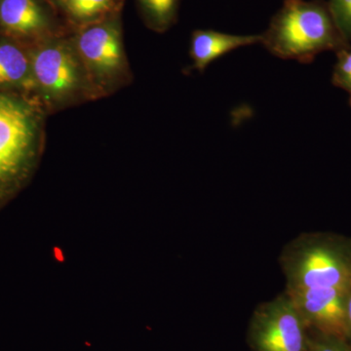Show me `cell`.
<instances>
[{"instance_id": "4", "label": "cell", "mask_w": 351, "mask_h": 351, "mask_svg": "<svg viewBox=\"0 0 351 351\" xmlns=\"http://www.w3.org/2000/svg\"><path fill=\"white\" fill-rule=\"evenodd\" d=\"M31 47L34 99L46 112L97 100L69 32Z\"/></svg>"}, {"instance_id": "14", "label": "cell", "mask_w": 351, "mask_h": 351, "mask_svg": "<svg viewBox=\"0 0 351 351\" xmlns=\"http://www.w3.org/2000/svg\"><path fill=\"white\" fill-rule=\"evenodd\" d=\"M327 3L335 24L351 45V0H329Z\"/></svg>"}, {"instance_id": "11", "label": "cell", "mask_w": 351, "mask_h": 351, "mask_svg": "<svg viewBox=\"0 0 351 351\" xmlns=\"http://www.w3.org/2000/svg\"><path fill=\"white\" fill-rule=\"evenodd\" d=\"M64 24L71 29L120 15L125 0H49Z\"/></svg>"}, {"instance_id": "13", "label": "cell", "mask_w": 351, "mask_h": 351, "mask_svg": "<svg viewBox=\"0 0 351 351\" xmlns=\"http://www.w3.org/2000/svg\"><path fill=\"white\" fill-rule=\"evenodd\" d=\"M332 83L334 86L345 90L350 95L351 107V47L337 53V63L332 71Z\"/></svg>"}, {"instance_id": "8", "label": "cell", "mask_w": 351, "mask_h": 351, "mask_svg": "<svg viewBox=\"0 0 351 351\" xmlns=\"http://www.w3.org/2000/svg\"><path fill=\"white\" fill-rule=\"evenodd\" d=\"M287 295L309 330L348 341L346 304L348 292L327 289L302 291Z\"/></svg>"}, {"instance_id": "6", "label": "cell", "mask_w": 351, "mask_h": 351, "mask_svg": "<svg viewBox=\"0 0 351 351\" xmlns=\"http://www.w3.org/2000/svg\"><path fill=\"white\" fill-rule=\"evenodd\" d=\"M309 328L285 292L258 304L249 325L253 351H309Z\"/></svg>"}, {"instance_id": "1", "label": "cell", "mask_w": 351, "mask_h": 351, "mask_svg": "<svg viewBox=\"0 0 351 351\" xmlns=\"http://www.w3.org/2000/svg\"><path fill=\"white\" fill-rule=\"evenodd\" d=\"M46 115L31 97L0 93V208L29 184L38 169Z\"/></svg>"}, {"instance_id": "5", "label": "cell", "mask_w": 351, "mask_h": 351, "mask_svg": "<svg viewBox=\"0 0 351 351\" xmlns=\"http://www.w3.org/2000/svg\"><path fill=\"white\" fill-rule=\"evenodd\" d=\"M69 38L98 99L130 84L121 14L69 31Z\"/></svg>"}, {"instance_id": "9", "label": "cell", "mask_w": 351, "mask_h": 351, "mask_svg": "<svg viewBox=\"0 0 351 351\" xmlns=\"http://www.w3.org/2000/svg\"><path fill=\"white\" fill-rule=\"evenodd\" d=\"M0 93L23 95L34 99L31 47L2 34H0Z\"/></svg>"}, {"instance_id": "16", "label": "cell", "mask_w": 351, "mask_h": 351, "mask_svg": "<svg viewBox=\"0 0 351 351\" xmlns=\"http://www.w3.org/2000/svg\"><path fill=\"white\" fill-rule=\"evenodd\" d=\"M346 332H348V343L351 341V289L346 298Z\"/></svg>"}, {"instance_id": "12", "label": "cell", "mask_w": 351, "mask_h": 351, "mask_svg": "<svg viewBox=\"0 0 351 351\" xmlns=\"http://www.w3.org/2000/svg\"><path fill=\"white\" fill-rule=\"evenodd\" d=\"M145 24L156 32H167L177 22L181 0H137Z\"/></svg>"}, {"instance_id": "15", "label": "cell", "mask_w": 351, "mask_h": 351, "mask_svg": "<svg viewBox=\"0 0 351 351\" xmlns=\"http://www.w3.org/2000/svg\"><path fill=\"white\" fill-rule=\"evenodd\" d=\"M309 351H351L348 341L318 334L315 338H311Z\"/></svg>"}, {"instance_id": "2", "label": "cell", "mask_w": 351, "mask_h": 351, "mask_svg": "<svg viewBox=\"0 0 351 351\" xmlns=\"http://www.w3.org/2000/svg\"><path fill=\"white\" fill-rule=\"evenodd\" d=\"M261 44L274 56L302 64L311 63L325 51L351 47L324 0H285L262 34Z\"/></svg>"}, {"instance_id": "3", "label": "cell", "mask_w": 351, "mask_h": 351, "mask_svg": "<svg viewBox=\"0 0 351 351\" xmlns=\"http://www.w3.org/2000/svg\"><path fill=\"white\" fill-rule=\"evenodd\" d=\"M280 265L287 294L351 289V240L330 233H302L284 247Z\"/></svg>"}, {"instance_id": "10", "label": "cell", "mask_w": 351, "mask_h": 351, "mask_svg": "<svg viewBox=\"0 0 351 351\" xmlns=\"http://www.w3.org/2000/svg\"><path fill=\"white\" fill-rule=\"evenodd\" d=\"M261 43L262 34L237 36L214 29H196L191 34L189 48V55L193 60L191 69L203 73L210 64L223 55Z\"/></svg>"}, {"instance_id": "7", "label": "cell", "mask_w": 351, "mask_h": 351, "mask_svg": "<svg viewBox=\"0 0 351 351\" xmlns=\"http://www.w3.org/2000/svg\"><path fill=\"white\" fill-rule=\"evenodd\" d=\"M69 27L49 0H0V34L32 46Z\"/></svg>"}]
</instances>
